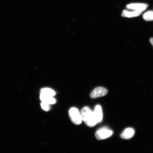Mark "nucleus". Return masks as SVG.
<instances>
[{
	"label": "nucleus",
	"mask_w": 153,
	"mask_h": 153,
	"mask_svg": "<svg viewBox=\"0 0 153 153\" xmlns=\"http://www.w3.org/2000/svg\"><path fill=\"white\" fill-rule=\"evenodd\" d=\"M81 113L82 120L88 127H93L97 124L93 111L89 107H84L81 110Z\"/></svg>",
	"instance_id": "1"
},
{
	"label": "nucleus",
	"mask_w": 153,
	"mask_h": 153,
	"mask_svg": "<svg viewBox=\"0 0 153 153\" xmlns=\"http://www.w3.org/2000/svg\"><path fill=\"white\" fill-rule=\"evenodd\" d=\"M69 114L71 120L74 124L78 125L82 123L83 120L81 114L77 108L74 107L71 108Z\"/></svg>",
	"instance_id": "2"
},
{
	"label": "nucleus",
	"mask_w": 153,
	"mask_h": 153,
	"mask_svg": "<svg viewBox=\"0 0 153 153\" xmlns=\"http://www.w3.org/2000/svg\"><path fill=\"white\" fill-rule=\"evenodd\" d=\"M113 132L108 128L104 127L101 128L96 132L95 136L98 140H102L109 138L113 135Z\"/></svg>",
	"instance_id": "3"
},
{
	"label": "nucleus",
	"mask_w": 153,
	"mask_h": 153,
	"mask_svg": "<svg viewBox=\"0 0 153 153\" xmlns=\"http://www.w3.org/2000/svg\"><path fill=\"white\" fill-rule=\"evenodd\" d=\"M108 93V91L105 88L98 87L94 90L91 93L90 96L91 98L95 99L105 96Z\"/></svg>",
	"instance_id": "4"
},
{
	"label": "nucleus",
	"mask_w": 153,
	"mask_h": 153,
	"mask_svg": "<svg viewBox=\"0 0 153 153\" xmlns=\"http://www.w3.org/2000/svg\"><path fill=\"white\" fill-rule=\"evenodd\" d=\"M149 5L145 3H131L126 6V8L131 10L142 12L147 9Z\"/></svg>",
	"instance_id": "5"
},
{
	"label": "nucleus",
	"mask_w": 153,
	"mask_h": 153,
	"mask_svg": "<svg viewBox=\"0 0 153 153\" xmlns=\"http://www.w3.org/2000/svg\"><path fill=\"white\" fill-rule=\"evenodd\" d=\"M93 114L96 120L97 123L102 121L103 114L102 108L100 105H97L95 107Z\"/></svg>",
	"instance_id": "6"
},
{
	"label": "nucleus",
	"mask_w": 153,
	"mask_h": 153,
	"mask_svg": "<svg viewBox=\"0 0 153 153\" xmlns=\"http://www.w3.org/2000/svg\"><path fill=\"white\" fill-rule=\"evenodd\" d=\"M135 131L132 128H129L124 130L120 136L122 138L125 139H131L135 134Z\"/></svg>",
	"instance_id": "7"
},
{
	"label": "nucleus",
	"mask_w": 153,
	"mask_h": 153,
	"mask_svg": "<svg viewBox=\"0 0 153 153\" xmlns=\"http://www.w3.org/2000/svg\"><path fill=\"white\" fill-rule=\"evenodd\" d=\"M142 12L137 11H129L127 10H124L122 11L121 16L123 17L128 18H132L140 16Z\"/></svg>",
	"instance_id": "8"
},
{
	"label": "nucleus",
	"mask_w": 153,
	"mask_h": 153,
	"mask_svg": "<svg viewBox=\"0 0 153 153\" xmlns=\"http://www.w3.org/2000/svg\"><path fill=\"white\" fill-rule=\"evenodd\" d=\"M40 99L42 102H45L49 105L54 104L56 102V100L53 97L40 94Z\"/></svg>",
	"instance_id": "9"
},
{
	"label": "nucleus",
	"mask_w": 153,
	"mask_h": 153,
	"mask_svg": "<svg viewBox=\"0 0 153 153\" xmlns=\"http://www.w3.org/2000/svg\"><path fill=\"white\" fill-rule=\"evenodd\" d=\"M41 94L52 97L54 96L56 94L54 91L52 89L49 88H44L41 89Z\"/></svg>",
	"instance_id": "10"
},
{
	"label": "nucleus",
	"mask_w": 153,
	"mask_h": 153,
	"mask_svg": "<svg viewBox=\"0 0 153 153\" xmlns=\"http://www.w3.org/2000/svg\"><path fill=\"white\" fill-rule=\"evenodd\" d=\"M143 18L147 22L153 21V11L149 10L146 11L143 14Z\"/></svg>",
	"instance_id": "11"
},
{
	"label": "nucleus",
	"mask_w": 153,
	"mask_h": 153,
	"mask_svg": "<svg viewBox=\"0 0 153 153\" xmlns=\"http://www.w3.org/2000/svg\"><path fill=\"white\" fill-rule=\"evenodd\" d=\"M41 106L42 109L45 111H48L50 110V108L49 105L44 102H42L41 103Z\"/></svg>",
	"instance_id": "12"
},
{
	"label": "nucleus",
	"mask_w": 153,
	"mask_h": 153,
	"mask_svg": "<svg viewBox=\"0 0 153 153\" xmlns=\"http://www.w3.org/2000/svg\"><path fill=\"white\" fill-rule=\"evenodd\" d=\"M150 41L151 44L153 46V38H150Z\"/></svg>",
	"instance_id": "13"
}]
</instances>
